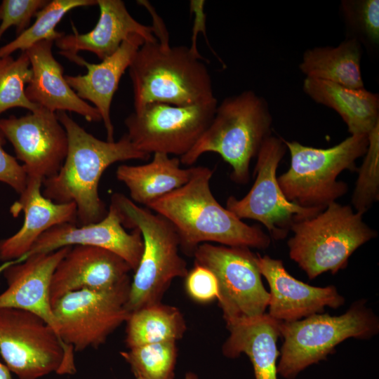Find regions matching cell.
<instances>
[{
    "label": "cell",
    "instance_id": "1",
    "mask_svg": "<svg viewBox=\"0 0 379 379\" xmlns=\"http://www.w3.org/2000/svg\"><path fill=\"white\" fill-rule=\"evenodd\" d=\"M67 133L68 149L60 171L44 180L43 195L55 203H74L78 226L97 222L107 213L99 196L103 172L110 165L130 159H149L127 134L118 141H103L86 131L66 112H56Z\"/></svg>",
    "mask_w": 379,
    "mask_h": 379
},
{
    "label": "cell",
    "instance_id": "2",
    "mask_svg": "<svg viewBox=\"0 0 379 379\" xmlns=\"http://www.w3.org/2000/svg\"><path fill=\"white\" fill-rule=\"evenodd\" d=\"M213 171L194 166L190 180L154 201L147 207L167 219L175 227L180 246L191 256L201 244L265 249L271 238L257 225H248L222 206L214 197L210 180Z\"/></svg>",
    "mask_w": 379,
    "mask_h": 379
},
{
    "label": "cell",
    "instance_id": "3",
    "mask_svg": "<svg viewBox=\"0 0 379 379\" xmlns=\"http://www.w3.org/2000/svg\"><path fill=\"white\" fill-rule=\"evenodd\" d=\"M154 41H144L128 67L134 110L151 102L190 106L216 100L212 79L199 53L171 46L166 27Z\"/></svg>",
    "mask_w": 379,
    "mask_h": 379
},
{
    "label": "cell",
    "instance_id": "4",
    "mask_svg": "<svg viewBox=\"0 0 379 379\" xmlns=\"http://www.w3.org/2000/svg\"><path fill=\"white\" fill-rule=\"evenodd\" d=\"M272 117L267 100L248 90L225 98L203 134L180 163L193 165L206 152L218 154L232 168L231 179L248 183L249 167L262 143L272 135Z\"/></svg>",
    "mask_w": 379,
    "mask_h": 379
},
{
    "label": "cell",
    "instance_id": "5",
    "mask_svg": "<svg viewBox=\"0 0 379 379\" xmlns=\"http://www.w3.org/2000/svg\"><path fill=\"white\" fill-rule=\"evenodd\" d=\"M122 225L140 231L143 251L131 282L127 310L131 313L141 307L161 302L171 281L185 277L186 261L179 255L180 241L173 225L164 217L138 206L123 194L111 197Z\"/></svg>",
    "mask_w": 379,
    "mask_h": 379
},
{
    "label": "cell",
    "instance_id": "6",
    "mask_svg": "<svg viewBox=\"0 0 379 379\" xmlns=\"http://www.w3.org/2000/svg\"><path fill=\"white\" fill-rule=\"evenodd\" d=\"M288 242L289 256L313 279L345 269L352 254L375 237L363 215L336 201L317 215L295 222Z\"/></svg>",
    "mask_w": 379,
    "mask_h": 379
},
{
    "label": "cell",
    "instance_id": "7",
    "mask_svg": "<svg viewBox=\"0 0 379 379\" xmlns=\"http://www.w3.org/2000/svg\"><path fill=\"white\" fill-rule=\"evenodd\" d=\"M291 156L288 170L277 178L286 199L300 206L324 211L343 197L348 185L337 178L345 170L355 171L364 156L368 135H350L328 148H316L284 139Z\"/></svg>",
    "mask_w": 379,
    "mask_h": 379
},
{
    "label": "cell",
    "instance_id": "8",
    "mask_svg": "<svg viewBox=\"0 0 379 379\" xmlns=\"http://www.w3.org/2000/svg\"><path fill=\"white\" fill-rule=\"evenodd\" d=\"M279 331L284 343L277 373L285 379H295L307 367L326 360L344 340L376 335L379 319L366 300H359L339 316L323 312L295 321H281Z\"/></svg>",
    "mask_w": 379,
    "mask_h": 379
},
{
    "label": "cell",
    "instance_id": "9",
    "mask_svg": "<svg viewBox=\"0 0 379 379\" xmlns=\"http://www.w3.org/2000/svg\"><path fill=\"white\" fill-rule=\"evenodd\" d=\"M74 350L44 319L27 310L0 308V354L19 379L77 371Z\"/></svg>",
    "mask_w": 379,
    "mask_h": 379
},
{
    "label": "cell",
    "instance_id": "10",
    "mask_svg": "<svg viewBox=\"0 0 379 379\" xmlns=\"http://www.w3.org/2000/svg\"><path fill=\"white\" fill-rule=\"evenodd\" d=\"M194 263L209 269L218 284V305L229 326L265 314L270 294L262 281L258 255L250 248L201 244Z\"/></svg>",
    "mask_w": 379,
    "mask_h": 379
},
{
    "label": "cell",
    "instance_id": "11",
    "mask_svg": "<svg viewBox=\"0 0 379 379\" xmlns=\"http://www.w3.org/2000/svg\"><path fill=\"white\" fill-rule=\"evenodd\" d=\"M130 277L107 289L69 292L52 307L60 340L74 351L97 348L131 315Z\"/></svg>",
    "mask_w": 379,
    "mask_h": 379
},
{
    "label": "cell",
    "instance_id": "12",
    "mask_svg": "<svg viewBox=\"0 0 379 379\" xmlns=\"http://www.w3.org/2000/svg\"><path fill=\"white\" fill-rule=\"evenodd\" d=\"M286 150L284 139L270 135L262 143L254 170L255 182L241 199L230 196L226 208L239 219L261 222L274 240L286 237L293 224L323 211L289 201L281 191L277 170Z\"/></svg>",
    "mask_w": 379,
    "mask_h": 379
},
{
    "label": "cell",
    "instance_id": "13",
    "mask_svg": "<svg viewBox=\"0 0 379 379\" xmlns=\"http://www.w3.org/2000/svg\"><path fill=\"white\" fill-rule=\"evenodd\" d=\"M217 99L190 106L148 103L124 120L127 135L140 151L182 157L210 124Z\"/></svg>",
    "mask_w": 379,
    "mask_h": 379
},
{
    "label": "cell",
    "instance_id": "14",
    "mask_svg": "<svg viewBox=\"0 0 379 379\" xmlns=\"http://www.w3.org/2000/svg\"><path fill=\"white\" fill-rule=\"evenodd\" d=\"M0 131L12 144L27 178L44 181L60 171L67 156L68 139L55 112L40 107L19 118L1 119Z\"/></svg>",
    "mask_w": 379,
    "mask_h": 379
},
{
    "label": "cell",
    "instance_id": "15",
    "mask_svg": "<svg viewBox=\"0 0 379 379\" xmlns=\"http://www.w3.org/2000/svg\"><path fill=\"white\" fill-rule=\"evenodd\" d=\"M74 246H95L110 251L121 257L133 271L139 264L144 247L140 231L134 229L133 232L128 233L117 208L110 204L107 215L97 222L80 226L67 222L52 227L36 240L25 255L10 263H19L32 255Z\"/></svg>",
    "mask_w": 379,
    "mask_h": 379
},
{
    "label": "cell",
    "instance_id": "16",
    "mask_svg": "<svg viewBox=\"0 0 379 379\" xmlns=\"http://www.w3.org/2000/svg\"><path fill=\"white\" fill-rule=\"evenodd\" d=\"M258 255V265L270 286L268 314L279 321H295L323 313L325 307L337 309L345 298L333 285H309L291 276L281 260Z\"/></svg>",
    "mask_w": 379,
    "mask_h": 379
},
{
    "label": "cell",
    "instance_id": "17",
    "mask_svg": "<svg viewBox=\"0 0 379 379\" xmlns=\"http://www.w3.org/2000/svg\"><path fill=\"white\" fill-rule=\"evenodd\" d=\"M131 270L121 257L110 251L89 246H72L52 275L51 305L72 291L114 287L128 278Z\"/></svg>",
    "mask_w": 379,
    "mask_h": 379
},
{
    "label": "cell",
    "instance_id": "18",
    "mask_svg": "<svg viewBox=\"0 0 379 379\" xmlns=\"http://www.w3.org/2000/svg\"><path fill=\"white\" fill-rule=\"evenodd\" d=\"M71 247L32 255L19 263L4 265L0 270L4 271L8 288L0 294V308H16L36 314L58 335L50 301V284L58 264Z\"/></svg>",
    "mask_w": 379,
    "mask_h": 379
},
{
    "label": "cell",
    "instance_id": "19",
    "mask_svg": "<svg viewBox=\"0 0 379 379\" xmlns=\"http://www.w3.org/2000/svg\"><path fill=\"white\" fill-rule=\"evenodd\" d=\"M144 41L139 34H131L113 54L97 64L86 62L78 54L65 56L87 69L84 75H65V79L80 98L90 101L98 110L106 130L107 141H114L110 114L113 96L122 75L128 69Z\"/></svg>",
    "mask_w": 379,
    "mask_h": 379
},
{
    "label": "cell",
    "instance_id": "20",
    "mask_svg": "<svg viewBox=\"0 0 379 379\" xmlns=\"http://www.w3.org/2000/svg\"><path fill=\"white\" fill-rule=\"evenodd\" d=\"M43 180L27 178L24 191L12 205L11 213H24L21 228L13 235L0 241V260H15L25 255L46 231L62 223H77L74 203H55L45 197L41 190Z\"/></svg>",
    "mask_w": 379,
    "mask_h": 379
},
{
    "label": "cell",
    "instance_id": "21",
    "mask_svg": "<svg viewBox=\"0 0 379 379\" xmlns=\"http://www.w3.org/2000/svg\"><path fill=\"white\" fill-rule=\"evenodd\" d=\"M53 41H42L25 51L32 75L25 87V95L32 103L53 112L69 111L89 122H99L98 110L80 98L63 75V67L52 53Z\"/></svg>",
    "mask_w": 379,
    "mask_h": 379
},
{
    "label": "cell",
    "instance_id": "22",
    "mask_svg": "<svg viewBox=\"0 0 379 379\" xmlns=\"http://www.w3.org/2000/svg\"><path fill=\"white\" fill-rule=\"evenodd\" d=\"M100 17L95 27L86 34H79L73 27L74 33L64 34L55 43L64 56L88 51L101 60L113 54L131 34L141 36L145 41H154L152 26L141 24L128 11L121 0H97Z\"/></svg>",
    "mask_w": 379,
    "mask_h": 379
},
{
    "label": "cell",
    "instance_id": "23",
    "mask_svg": "<svg viewBox=\"0 0 379 379\" xmlns=\"http://www.w3.org/2000/svg\"><path fill=\"white\" fill-rule=\"evenodd\" d=\"M280 322L265 313L227 326L230 335L222 347L223 355L235 359L244 353L251 362L255 379H277Z\"/></svg>",
    "mask_w": 379,
    "mask_h": 379
},
{
    "label": "cell",
    "instance_id": "24",
    "mask_svg": "<svg viewBox=\"0 0 379 379\" xmlns=\"http://www.w3.org/2000/svg\"><path fill=\"white\" fill-rule=\"evenodd\" d=\"M302 90L317 103L335 111L350 135H368L379 125L378 93L310 78H305Z\"/></svg>",
    "mask_w": 379,
    "mask_h": 379
},
{
    "label": "cell",
    "instance_id": "25",
    "mask_svg": "<svg viewBox=\"0 0 379 379\" xmlns=\"http://www.w3.org/2000/svg\"><path fill=\"white\" fill-rule=\"evenodd\" d=\"M180 160L154 153L152 160L142 165L119 166L116 177L128 189L131 200L146 207L154 201L186 184L194 166L182 168Z\"/></svg>",
    "mask_w": 379,
    "mask_h": 379
},
{
    "label": "cell",
    "instance_id": "26",
    "mask_svg": "<svg viewBox=\"0 0 379 379\" xmlns=\"http://www.w3.org/2000/svg\"><path fill=\"white\" fill-rule=\"evenodd\" d=\"M362 53L363 48L357 40L346 38L338 46L307 49L299 68L305 78L326 81L350 88H363Z\"/></svg>",
    "mask_w": 379,
    "mask_h": 379
},
{
    "label": "cell",
    "instance_id": "27",
    "mask_svg": "<svg viewBox=\"0 0 379 379\" xmlns=\"http://www.w3.org/2000/svg\"><path fill=\"white\" fill-rule=\"evenodd\" d=\"M126 328L128 349L180 339L185 331L184 317L175 307L158 302L131 313Z\"/></svg>",
    "mask_w": 379,
    "mask_h": 379
},
{
    "label": "cell",
    "instance_id": "28",
    "mask_svg": "<svg viewBox=\"0 0 379 379\" xmlns=\"http://www.w3.org/2000/svg\"><path fill=\"white\" fill-rule=\"evenodd\" d=\"M97 5V0H53L36 13L34 22L11 42L0 47V57L11 55L20 50L25 51L42 41L55 42L64 32H58L56 25L69 11L83 6Z\"/></svg>",
    "mask_w": 379,
    "mask_h": 379
},
{
    "label": "cell",
    "instance_id": "29",
    "mask_svg": "<svg viewBox=\"0 0 379 379\" xmlns=\"http://www.w3.org/2000/svg\"><path fill=\"white\" fill-rule=\"evenodd\" d=\"M135 378L173 379L178 357L176 342H164L135 347L120 352Z\"/></svg>",
    "mask_w": 379,
    "mask_h": 379
},
{
    "label": "cell",
    "instance_id": "30",
    "mask_svg": "<svg viewBox=\"0 0 379 379\" xmlns=\"http://www.w3.org/2000/svg\"><path fill=\"white\" fill-rule=\"evenodd\" d=\"M340 14L348 39L357 40L375 56L379 51V1L343 0Z\"/></svg>",
    "mask_w": 379,
    "mask_h": 379
},
{
    "label": "cell",
    "instance_id": "31",
    "mask_svg": "<svg viewBox=\"0 0 379 379\" xmlns=\"http://www.w3.org/2000/svg\"><path fill=\"white\" fill-rule=\"evenodd\" d=\"M32 75L26 51H22L17 58L11 55L0 57V114L13 107H22L30 112L40 109L25 95V85Z\"/></svg>",
    "mask_w": 379,
    "mask_h": 379
},
{
    "label": "cell",
    "instance_id": "32",
    "mask_svg": "<svg viewBox=\"0 0 379 379\" xmlns=\"http://www.w3.org/2000/svg\"><path fill=\"white\" fill-rule=\"evenodd\" d=\"M352 197L357 212L364 215L379 199V125L368 134V145Z\"/></svg>",
    "mask_w": 379,
    "mask_h": 379
},
{
    "label": "cell",
    "instance_id": "33",
    "mask_svg": "<svg viewBox=\"0 0 379 379\" xmlns=\"http://www.w3.org/2000/svg\"><path fill=\"white\" fill-rule=\"evenodd\" d=\"M49 1L46 0H4L0 5V39L11 27H16L20 34L29 25L36 12L43 8Z\"/></svg>",
    "mask_w": 379,
    "mask_h": 379
},
{
    "label": "cell",
    "instance_id": "34",
    "mask_svg": "<svg viewBox=\"0 0 379 379\" xmlns=\"http://www.w3.org/2000/svg\"><path fill=\"white\" fill-rule=\"evenodd\" d=\"M185 278L186 292L194 301L208 303L218 299V281L214 274L207 267L194 263Z\"/></svg>",
    "mask_w": 379,
    "mask_h": 379
},
{
    "label": "cell",
    "instance_id": "35",
    "mask_svg": "<svg viewBox=\"0 0 379 379\" xmlns=\"http://www.w3.org/2000/svg\"><path fill=\"white\" fill-rule=\"evenodd\" d=\"M5 138L0 131V182L6 183L19 194L26 187L27 176L22 165L4 149Z\"/></svg>",
    "mask_w": 379,
    "mask_h": 379
},
{
    "label": "cell",
    "instance_id": "36",
    "mask_svg": "<svg viewBox=\"0 0 379 379\" xmlns=\"http://www.w3.org/2000/svg\"><path fill=\"white\" fill-rule=\"evenodd\" d=\"M0 379H12L8 367L0 362Z\"/></svg>",
    "mask_w": 379,
    "mask_h": 379
},
{
    "label": "cell",
    "instance_id": "37",
    "mask_svg": "<svg viewBox=\"0 0 379 379\" xmlns=\"http://www.w3.org/2000/svg\"><path fill=\"white\" fill-rule=\"evenodd\" d=\"M184 379H199V378L196 373L192 371H189L185 373Z\"/></svg>",
    "mask_w": 379,
    "mask_h": 379
},
{
    "label": "cell",
    "instance_id": "38",
    "mask_svg": "<svg viewBox=\"0 0 379 379\" xmlns=\"http://www.w3.org/2000/svg\"><path fill=\"white\" fill-rule=\"evenodd\" d=\"M135 379H142V378H135Z\"/></svg>",
    "mask_w": 379,
    "mask_h": 379
}]
</instances>
